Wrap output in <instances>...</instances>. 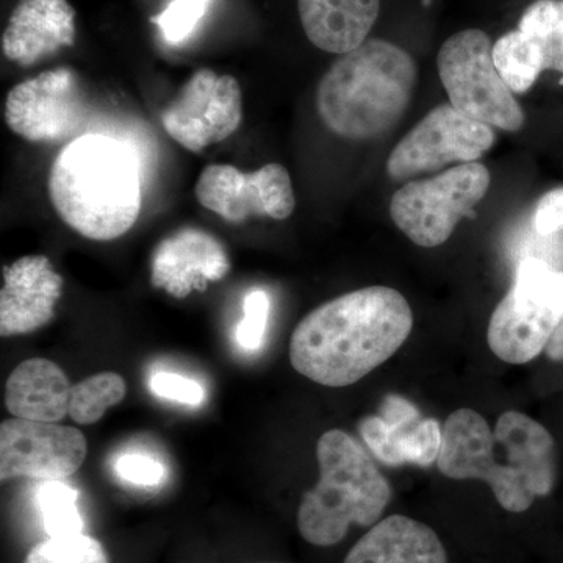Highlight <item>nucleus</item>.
<instances>
[{"instance_id":"1","label":"nucleus","mask_w":563,"mask_h":563,"mask_svg":"<svg viewBox=\"0 0 563 563\" xmlns=\"http://www.w3.org/2000/svg\"><path fill=\"white\" fill-rule=\"evenodd\" d=\"M412 328V309L401 292L361 288L302 318L291 335L290 362L313 383L350 387L391 358Z\"/></svg>"},{"instance_id":"2","label":"nucleus","mask_w":563,"mask_h":563,"mask_svg":"<svg viewBox=\"0 0 563 563\" xmlns=\"http://www.w3.org/2000/svg\"><path fill=\"white\" fill-rule=\"evenodd\" d=\"M47 191L58 217L79 235L120 239L135 225L143 203L139 158L124 141L85 133L58 152Z\"/></svg>"},{"instance_id":"3","label":"nucleus","mask_w":563,"mask_h":563,"mask_svg":"<svg viewBox=\"0 0 563 563\" xmlns=\"http://www.w3.org/2000/svg\"><path fill=\"white\" fill-rule=\"evenodd\" d=\"M418 68L390 41L366 40L322 76L317 110L329 131L346 140H373L398 124L409 109Z\"/></svg>"},{"instance_id":"4","label":"nucleus","mask_w":563,"mask_h":563,"mask_svg":"<svg viewBox=\"0 0 563 563\" xmlns=\"http://www.w3.org/2000/svg\"><path fill=\"white\" fill-rule=\"evenodd\" d=\"M320 479L303 493L296 514L299 536L317 548L342 543L352 528L368 531L385 517L391 485L350 433L332 429L317 444Z\"/></svg>"},{"instance_id":"5","label":"nucleus","mask_w":563,"mask_h":563,"mask_svg":"<svg viewBox=\"0 0 563 563\" xmlns=\"http://www.w3.org/2000/svg\"><path fill=\"white\" fill-rule=\"evenodd\" d=\"M562 320L563 273L528 258L492 314L488 346L503 362L525 365L547 350Z\"/></svg>"},{"instance_id":"6","label":"nucleus","mask_w":563,"mask_h":563,"mask_svg":"<svg viewBox=\"0 0 563 563\" xmlns=\"http://www.w3.org/2000/svg\"><path fill=\"white\" fill-rule=\"evenodd\" d=\"M437 68L454 109L506 132L525 125V111L493 60L490 36L477 29L454 33L437 55Z\"/></svg>"},{"instance_id":"7","label":"nucleus","mask_w":563,"mask_h":563,"mask_svg":"<svg viewBox=\"0 0 563 563\" xmlns=\"http://www.w3.org/2000/svg\"><path fill=\"white\" fill-rule=\"evenodd\" d=\"M490 188V173L481 163H463L431 179L413 180L393 195L390 217L421 247L450 240L459 221L472 217Z\"/></svg>"},{"instance_id":"8","label":"nucleus","mask_w":563,"mask_h":563,"mask_svg":"<svg viewBox=\"0 0 563 563\" xmlns=\"http://www.w3.org/2000/svg\"><path fill=\"white\" fill-rule=\"evenodd\" d=\"M495 433L476 410H455L442 431L437 466L448 479L483 481L507 514H525L539 498L525 474L495 455Z\"/></svg>"},{"instance_id":"9","label":"nucleus","mask_w":563,"mask_h":563,"mask_svg":"<svg viewBox=\"0 0 563 563\" xmlns=\"http://www.w3.org/2000/svg\"><path fill=\"white\" fill-rule=\"evenodd\" d=\"M490 125L472 120L451 103L435 107L395 147L387 161L393 180L440 172L453 163H473L492 150Z\"/></svg>"},{"instance_id":"10","label":"nucleus","mask_w":563,"mask_h":563,"mask_svg":"<svg viewBox=\"0 0 563 563\" xmlns=\"http://www.w3.org/2000/svg\"><path fill=\"white\" fill-rule=\"evenodd\" d=\"M88 109L79 77L70 68L46 70L11 88L3 118L11 132L31 143L79 139Z\"/></svg>"},{"instance_id":"11","label":"nucleus","mask_w":563,"mask_h":563,"mask_svg":"<svg viewBox=\"0 0 563 563\" xmlns=\"http://www.w3.org/2000/svg\"><path fill=\"white\" fill-rule=\"evenodd\" d=\"M243 92L235 77L199 69L181 87L176 101L162 113V124L174 141L190 152H202L239 131Z\"/></svg>"},{"instance_id":"12","label":"nucleus","mask_w":563,"mask_h":563,"mask_svg":"<svg viewBox=\"0 0 563 563\" xmlns=\"http://www.w3.org/2000/svg\"><path fill=\"white\" fill-rule=\"evenodd\" d=\"M196 199L222 220L240 224L251 217L284 221L295 211L290 174L279 163H268L254 173L232 165H210L199 176Z\"/></svg>"},{"instance_id":"13","label":"nucleus","mask_w":563,"mask_h":563,"mask_svg":"<svg viewBox=\"0 0 563 563\" xmlns=\"http://www.w3.org/2000/svg\"><path fill=\"white\" fill-rule=\"evenodd\" d=\"M88 443L79 429L11 418L0 426V479L63 481L79 472Z\"/></svg>"},{"instance_id":"14","label":"nucleus","mask_w":563,"mask_h":563,"mask_svg":"<svg viewBox=\"0 0 563 563\" xmlns=\"http://www.w3.org/2000/svg\"><path fill=\"white\" fill-rule=\"evenodd\" d=\"M443 426L422 418L409 399L387 395L379 415H369L358 424L363 442L377 461L388 466H431L442 448Z\"/></svg>"},{"instance_id":"15","label":"nucleus","mask_w":563,"mask_h":563,"mask_svg":"<svg viewBox=\"0 0 563 563\" xmlns=\"http://www.w3.org/2000/svg\"><path fill=\"white\" fill-rule=\"evenodd\" d=\"M231 272L224 246L209 232L184 228L157 244L152 257L151 280L155 288L177 299L203 291L210 282Z\"/></svg>"},{"instance_id":"16","label":"nucleus","mask_w":563,"mask_h":563,"mask_svg":"<svg viewBox=\"0 0 563 563\" xmlns=\"http://www.w3.org/2000/svg\"><path fill=\"white\" fill-rule=\"evenodd\" d=\"M62 291V276L44 255H27L3 266L0 335H25L49 324Z\"/></svg>"},{"instance_id":"17","label":"nucleus","mask_w":563,"mask_h":563,"mask_svg":"<svg viewBox=\"0 0 563 563\" xmlns=\"http://www.w3.org/2000/svg\"><path fill=\"white\" fill-rule=\"evenodd\" d=\"M76 41V11L68 0H20L2 35L10 62L33 66Z\"/></svg>"},{"instance_id":"18","label":"nucleus","mask_w":563,"mask_h":563,"mask_svg":"<svg viewBox=\"0 0 563 563\" xmlns=\"http://www.w3.org/2000/svg\"><path fill=\"white\" fill-rule=\"evenodd\" d=\"M343 563H451L439 532L409 515L393 514L352 544Z\"/></svg>"},{"instance_id":"19","label":"nucleus","mask_w":563,"mask_h":563,"mask_svg":"<svg viewBox=\"0 0 563 563\" xmlns=\"http://www.w3.org/2000/svg\"><path fill=\"white\" fill-rule=\"evenodd\" d=\"M307 38L329 54L357 49L379 18L380 0H298Z\"/></svg>"},{"instance_id":"20","label":"nucleus","mask_w":563,"mask_h":563,"mask_svg":"<svg viewBox=\"0 0 563 563\" xmlns=\"http://www.w3.org/2000/svg\"><path fill=\"white\" fill-rule=\"evenodd\" d=\"M68 376L47 358H29L11 372L5 384V406L14 418L57 422L69 413Z\"/></svg>"},{"instance_id":"21","label":"nucleus","mask_w":563,"mask_h":563,"mask_svg":"<svg viewBox=\"0 0 563 563\" xmlns=\"http://www.w3.org/2000/svg\"><path fill=\"white\" fill-rule=\"evenodd\" d=\"M493 60L507 87L517 95L531 90L547 70L542 47L520 31L506 33L493 44Z\"/></svg>"},{"instance_id":"22","label":"nucleus","mask_w":563,"mask_h":563,"mask_svg":"<svg viewBox=\"0 0 563 563\" xmlns=\"http://www.w3.org/2000/svg\"><path fill=\"white\" fill-rule=\"evenodd\" d=\"M128 385L118 373H99L73 385L69 417L80 426L95 424L110 407L122 402Z\"/></svg>"},{"instance_id":"23","label":"nucleus","mask_w":563,"mask_h":563,"mask_svg":"<svg viewBox=\"0 0 563 563\" xmlns=\"http://www.w3.org/2000/svg\"><path fill=\"white\" fill-rule=\"evenodd\" d=\"M79 492L63 481H44L36 490V506L49 537L84 533L85 523L79 507Z\"/></svg>"},{"instance_id":"24","label":"nucleus","mask_w":563,"mask_h":563,"mask_svg":"<svg viewBox=\"0 0 563 563\" xmlns=\"http://www.w3.org/2000/svg\"><path fill=\"white\" fill-rule=\"evenodd\" d=\"M518 31L540 44L544 66L554 69L555 60L563 51V0H537L526 9Z\"/></svg>"},{"instance_id":"25","label":"nucleus","mask_w":563,"mask_h":563,"mask_svg":"<svg viewBox=\"0 0 563 563\" xmlns=\"http://www.w3.org/2000/svg\"><path fill=\"white\" fill-rule=\"evenodd\" d=\"M22 563H110L106 548L87 533L49 537L29 551Z\"/></svg>"},{"instance_id":"26","label":"nucleus","mask_w":563,"mask_h":563,"mask_svg":"<svg viewBox=\"0 0 563 563\" xmlns=\"http://www.w3.org/2000/svg\"><path fill=\"white\" fill-rule=\"evenodd\" d=\"M210 2L211 0H172L158 16L152 18V22L157 25L166 43L177 46L196 32L209 10Z\"/></svg>"},{"instance_id":"27","label":"nucleus","mask_w":563,"mask_h":563,"mask_svg":"<svg viewBox=\"0 0 563 563\" xmlns=\"http://www.w3.org/2000/svg\"><path fill=\"white\" fill-rule=\"evenodd\" d=\"M269 301L268 292L252 290L244 298V317L236 325V342L246 351L261 350L265 340L266 328H268Z\"/></svg>"},{"instance_id":"28","label":"nucleus","mask_w":563,"mask_h":563,"mask_svg":"<svg viewBox=\"0 0 563 563\" xmlns=\"http://www.w3.org/2000/svg\"><path fill=\"white\" fill-rule=\"evenodd\" d=\"M151 391L168 401L187 404V406H201L206 399L202 385L188 377L174 373H155L150 380Z\"/></svg>"},{"instance_id":"29","label":"nucleus","mask_w":563,"mask_h":563,"mask_svg":"<svg viewBox=\"0 0 563 563\" xmlns=\"http://www.w3.org/2000/svg\"><path fill=\"white\" fill-rule=\"evenodd\" d=\"M117 472L121 479L135 485H157L165 477L162 463L143 454L122 455L117 463Z\"/></svg>"},{"instance_id":"30","label":"nucleus","mask_w":563,"mask_h":563,"mask_svg":"<svg viewBox=\"0 0 563 563\" xmlns=\"http://www.w3.org/2000/svg\"><path fill=\"white\" fill-rule=\"evenodd\" d=\"M533 229L543 236L563 231V187L547 192L537 203Z\"/></svg>"},{"instance_id":"31","label":"nucleus","mask_w":563,"mask_h":563,"mask_svg":"<svg viewBox=\"0 0 563 563\" xmlns=\"http://www.w3.org/2000/svg\"><path fill=\"white\" fill-rule=\"evenodd\" d=\"M547 355L554 362H563V320L559 328L555 329L553 339L550 340L547 346Z\"/></svg>"},{"instance_id":"32","label":"nucleus","mask_w":563,"mask_h":563,"mask_svg":"<svg viewBox=\"0 0 563 563\" xmlns=\"http://www.w3.org/2000/svg\"><path fill=\"white\" fill-rule=\"evenodd\" d=\"M553 70H559V73L563 74V51L561 52V55H559L558 60H555Z\"/></svg>"}]
</instances>
